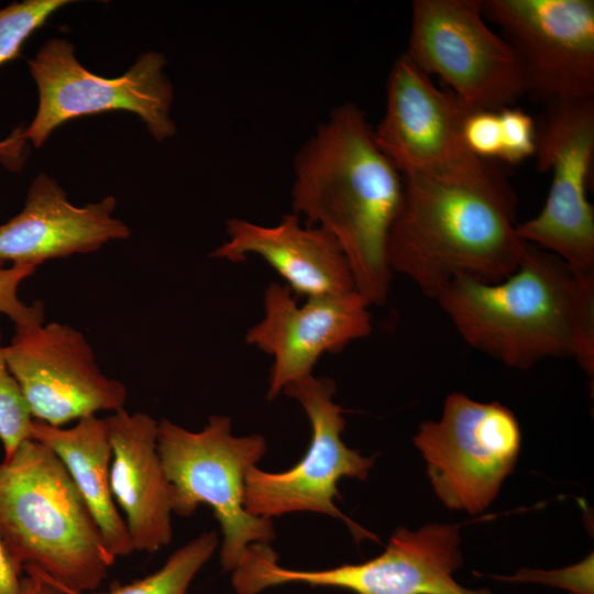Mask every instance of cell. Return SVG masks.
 Wrapping results in <instances>:
<instances>
[{
	"mask_svg": "<svg viewBox=\"0 0 594 594\" xmlns=\"http://www.w3.org/2000/svg\"><path fill=\"white\" fill-rule=\"evenodd\" d=\"M403 182L387 246L393 272L436 299L458 277L496 283L518 267L527 243L502 167L474 157L442 172L403 175Z\"/></svg>",
	"mask_w": 594,
	"mask_h": 594,
	"instance_id": "cell-1",
	"label": "cell"
},
{
	"mask_svg": "<svg viewBox=\"0 0 594 594\" xmlns=\"http://www.w3.org/2000/svg\"><path fill=\"white\" fill-rule=\"evenodd\" d=\"M403 190V175L377 147L363 111L351 102L331 111L294 162V213L337 240L354 288L370 306L384 305L389 294L387 246Z\"/></svg>",
	"mask_w": 594,
	"mask_h": 594,
	"instance_id": "cell-2",
	"label": "cell"
},
{
	"mask_svg": "<svg viewBox=\"0 0 594 594\" xmlns=\"http://www.w3.org/2000/svg\"><path fill=\"white\" fill-rule=\"evenodd\" d=\"M435 300L466 344L508 367L570 358L594 374V276L548 251L527 243L506 278L458 277Z\"/></svg>",
	"mask_w": 594,
	"mask_h": 594,
	"instance_id": "cell-3",
	"label": "cell"
},
{
	"mask_svg": "<svg viewBox=\"0 0 594 594\" xmlns=\"http://www.w3.org/2000/svg\"><path fill=\"white\" fill-rule=\"evenodd\" d=\"M0 538L20 568L66 591L96 590L114 562L64 464L34 439L0 463Z\"/></svg>",
	"mask_w": 594,
	"mask_h": 594,
	"instance_id": "cell-4",
	"label": "cell"
},
{
	"mask_svg": "<svg viewBox=\"0 0 594 594\" xmlns=\"http://www.w3.org/2000/svg\"><path fill=\"white\" fill-rule=\"evenodd\" d=\"M157 450L173 487V513L188 517L201 504L212 508L223 535L220 560L226 571L235 569L249 546L275 538L273 520L244 506L246 472L266 453L261 435L233 436L227 416H211L199 431L162 419Z\"/></svg>",
	"mask_w": 594,
	"mask_h": 594,
	"instance_id": "cell-5",
	"label": "cell"
},
{
	"mask_svg": "<svg viewBox=\"0 0 594 594\" xmlns=\"http://www.w3.org/2000/svg\"><path fill=\"white\" fill-rule=\"evenodd\" d=\"M459 526L431 524L411 531L397 528L384 552L358 564L300 571L277 564L268 543H253L233 570L238 594H257L270 586L304 583L329 586L355 594H492L469 590L452 573L461 566Z\"/></svg>",
	"mask_w": 594,
	"mask_h": 594,
	"instance_id": "cell-6",
	"label": "cell"
},
{
	"mask_svg": "<svg viewBox=\"0 0 594 594\" xmlns=\"http://www.w3.org/2000/svg\"><path fill=\"white\" fill-rule=\"evenodd\" d=\"M166 58L154 51L142 54L122 76L106 78L90 73L77 59L73 44L47 40L28 61L38 94L30 127L21 135L41 147L61 124L109 111L138 114L157 141L174 136L170 117L173 86L164 67Z\"/></svg>",
	"mask_w": 594,
	"mask_h": 594,
	"instance_id": "cell-7",
	"label": "cell"
},
{
	"mask_svg": "<svg viewBox=\"0 0 594 594\" xmlns=\"http://www.w3.org/2000/svg\"><path fill=\"white\" fill-rule=\"evenodd\" d=\"M405 54L472 110H499L527 94L521 65L485 22L482 0H415Z\"/></svg>",
	"mask_w": 594,
	"mask_h": 594,
	"instance_id": "cell-8",
	"label": "cell"
},
{
	"mask_svg": "<svg viewBox=\"0 0 594 594\" xmlns=\"http://www.w3.org/2000/svg\"><path fill=\"white\" fill-rule=\"evenodd\" d=\"M539 172L551 174L542 209L518 223L522 241L561 258L580 277L594 276V211L586 195L594 160V99L547 105L536 124Z\"/></svg>",
	"mask_w": 594,
	"mask_h": 594,
	"instance_id": "cell-9",
	"label": "cell"
},
{
	"mask_svg": "<svg viewBox=\"0 0 594 594\" xmlns=\"http://www.w3.org/2000/svg\"><path fill=\"white\" fill-rule=\"evenodd\" d=\"M414 444L427 462L433 491L451 509H486L513 472L521 432L506 406L480 403L462 393L447 396L438 421H425Z\"/></svg>",
	"mask_w": 594,
	"mask_h": 594,
	"instance_id": "cell-10",
	"label": "cell"
},
{
	"mask_svg": "<svg viewBox=\"0 0 594 594\" xmlns=\"http://www.w3.org/2000/svg\"><path fill=\"white\" fill-rule=\"evenodd\" d=\"M286 395L302 406L311 425V440L304 458L285 472L270 473L251 466L245 475L244 506L257 517L271 518L294 512L326 514L343 520L356 541L378 540L336 506L342 477L365 480L375 457H363L342 441L343 408L334 403L336 384L312 374L287 385Z\"/></svg>",
	"mask_w": 594,
	"mask_h": 594,
	"instance_id": "cell-11",
	"label": "cell"
},
{
	"mask_svg": "<svg viewBox=\"0 0 594 594\" xmlns=\"http://www.w3.org/2000/svg\"><path fill=\"white\" fill-rule=\"evenodd\" d=\"M515 52L527 94L547 105L593 99V0H482Z\"/></svg>",
	"mask_w": 594,
	"mask_h": 594,
	"instance_id": "cell-12",
	"label": "cell"
},
{
	"mask_svg": "<svg viewBox=\"0 0 594 594\" xmlns=\"http://www.w3.org/2000/svg\"><path fill=\"white\" fill-rule=\"evenodd\" d=\"M3 352L35 420L62 427L124 408L127 386L100 370L84 333L67 323L16 327Z\"/></svg>",
	"mask_w": 594,
	"mask_h": 594,
	"instance_id": "cell-13",
	"label": "cell"
},
{
	"mask_svg": "<svg viewBox=\"0 0 594 594\" xmlns=\"http://www.w3.org/2000/svg\"><path fill=\"white\" fill-rule=\"evenodd\" d=\"M370 304L355 289L307 298L298 305L286 286L271 283L264 294V318L245 334L246 343L271 354L267 399L312 374L323 353L341 351L372 332Z\"/></svg>",
	"mask_w": 594,
	"mask_h": 594,
	"instance_id": "cell-14",
	"label": "cell"
},
{
	"mask_svg": "<svg viewBox=\"0 0 594 594\" xmlns=\"http://www.w3.org/2000/svg\"><path fill=\"white\" fill-rule=\"evenodd\" d=\"M471 110L403 53L388 74L385 112L374 140L402 175L450 169L476 157L462 138Z\"/></svg>",
	"mask_w": 594,
	"mask_h": 594,
	"instance_id": "cell-15",
	"label": "cell"
},
{
	"mask_svg": "<svg viewBox=\"0 0 594 594\" xmlns=\"http://www.w3.org/2000/svg\"><path fill=\"white\" fill-rule=\"evenodd\" d=\"M112 196L78 207L51 176L32 182L23 209L0 224V262L38 266L45 261L95 252L125 240L129 227L113 217Z\"/></svg>",
	"mask_w": 594,
	"mask_h": 594,
	"instance_id": "cell-16",
	"label": "cell"
},
{
	"mask_svg": "<svg viewBox=\"0 0 594 594\" xmlns=\"http://www.w3.org/2000/svg\"><path fill=\"white\" fill-rule=\"evenodd\" d=\"M112 450L110 490L135 551L156 552L173 538V487L157 450L158 421L125 408L106 418Z\"/></svg>",
	"mask_w": 594,
	"mask_h": 594,
	"instance_id": "cell-17",
	"label": "cell"
},
{
	"mask_svg": "<svg viewBox=\"0 0 594 594\" xmlns=\"http://www.w3.org/2000/svg\"><path fill=\"white\" fill-rule=\"evenodd\" d=\"M227 233L228 240L211 256L239 263L251 254L258 255L295 295L311 298L355 289L337 240L320 227L302 226L294 212L274 226L233 218L227 222Z\"/></svg>",
	"mask_w": 594,
	"mask_h": 594,
	"instance_id": "cell-18",
	"label": "cell"
},
{
	"mask_svg": "<svg viewBox=\"0 0 594 594\" xmlns=\"http://www.w3.org/2000/svg\"><path fill=\"white\" fill-rule=\"evenodd\" d=\"M31 439L48 447L62 461L92 515L112 560L135 551L110 490L112 450L106 418L97 415L84 417L72 428L34 419Z\"/></svg>",
	"mask_w": 594,
	"mask_h": 594,
	"instance_id": "cell-19",
	"label": "cell"
},
{
	"mask_svg": "<svg viewBox=\"0 0 594 594\" xmlns=\"http://www.w3.org/2000/svg\"><path fill=\"white\" fill-rule=\"evenodd\" d=\"M217 544L216 531L201 534L177 549L154 573L125 585L116 584L99 594H186L193 579L211 558ZM63 591L66 594H85Z\"/></svg>",
	"mask_w": 594,
	"mask_h": 594,
	"instance_id": "cell-20",
	"label": "cell"
},
{
	"mask_svg": "<svg viewBox=\"0 0 594 594\" xmlns=\"http://www.w3.org/2000/svg\"><path fill=\"white\" fill-rule=\"evenodd\" d=\"M68 0L14 1L0 9V66L21 56L28 38Z\"/></svg>",
	"mask_w": 594,
	"mask_h": 594,
	"instance_id": "cell-21",
	"label": "cell"
},
{
	"mask_svg": "<svg viewBox=\"0 0 594 594\" xmlns=\"http://www.w3.org/2000/svg\"><path fill=\"white\" fill-rule=\"evenodd\" d=\"M3 348L0 333V441L7 459L24 440L31 439L34 419L8 366Z\"/></svg>",
	"mask_w": 594,
	"mask_h": 594,
	"instance_id": "cell-22",
	"label": "cell"
},
{
	"mask_svg": "<svg viewBox=\"0 0 594 594\" xmlns=\"http://www.w3.org/2000/svg\"><path fill=\"white\" fill-rule=\"evenodd\" d=\"M498 111L502 134L499 161L519 164L536 153V123L520 108L504 107Z\"/></svg>",
	"mask_w": 594,
	"mask_h": 594,
	"instance_id": "cell-23",
	"label": "cell"
},
{
	"mask_svg": "<svg viewBox=\"0 0 594 594\" xmlns=\"http://www.w3.org/2000/svg\"><path fill=\"white\" fill-rule=\"evenodd\" d=\"M36 270L29 264L0 266V314L6 315L16 327L44 322V305L23 302L18 295L19 286Z\"/></svg>",
	"mask_w": 594,
	"mask_h": 594,
	"instance_id": "cell-24",
	"label": "cell"
},
{
	"mask_svg": "<svg viewBox=\"0 0 594 594\" xmlns=\"http://www.w3.org/2000/svg\"><path fill=\"white\" fill-rule=\"evenodd\" d=\"M466 148L484 161L499 160L502 152L501 123L497 110H471L462 127Z\"/></svg>",
	"mask_w": 594,
	"mask_h": 594,
	"instance_id": "cell-25",
	"label": "cell"
},
{
	"mask_svg": "<svg viewBox=\"0 0 594 594\" xmlns=\"http://www.w3.org/2000/svg\"><path fill=\"white\" fill-rule=\"evenodd\" d=\"M23 569L11 557L0 538V594H19Z\"/></svg>",
	"mask_w": 594,
	"mask_h": 594,
	"instance_id": "cell-26",
	"label": "cell"
},
{
	"mask_svg": "<svg viewBox=\"0 0 594 594\" xmlns=\"http://www.w3.org/2000/svg\"><path fill=\"white\" fill-rule=\"evenodd\" d=\"M19 594H66L62 588L47 580L37 570L24 566Z\"/></svg>",
	"mask_w": 594,
	"mask_h": 594,
	"instance_id": "cell-27",
	"label": "cell"
}]
</instances>
